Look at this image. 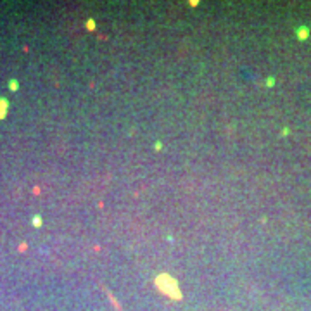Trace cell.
I'll return each mask as SVG.
<instances>
[{"label": "cell", "mask_w": 311, "mask_h": 311, "mask_svg": "<svg viewBox=\"0 0 311 311\" xmlns=\"http://www.w3.org/2000/svg\"><path fill=\"white\" fill-rule=\"evenodd\" d=\"M159 278H161L163 282H166V285H164V283H157V285L163 290H164L166 294H169L171 297H180V290L176 289V282H175L173 278H169L168 275H161Z\"/></svg>", "instance_id": "obj_1"}, {"label": "cell", "mask_w": 311, "mask_h": 311, "mask_svg": "<svg viewBox=\"0 0 311 311\" xmlns=\"http://www.w3.org/2000/svg\"><path fill=\"white\" fill-rule=\"evenodd\" d=\"M7 112V100L5 99H0V117H4Z\"/></svg>", "instance_id": "obj_2"}, {"label": "cell", "mask_w": 311, "mask_h": 311, "mask_svg": "<svg viewBox=\"0 0 311 311\" xmlns=\"http://www.w3.org/2000/svg\"><path fill=\"white\" fill-rule=\"evenodd\" d=\"M11 88H12V90H17V81H16V80H12V81H11Z\"/></svg>", "instance_id": "obj_3"}, {"label": "cell", "mask_w": 311, "mask_h": 311, "mask_svg": "<svg viewBox=\"0 0 311 311\" xmlns=\"http://www.w3.org/2000/svg\"><path fill=\"white\" fill-rule=\"evenodd\" d=\"M33 223L36 225V227H38V225H41V220H40V218H35V220H33Z\"/></svg>", "instance_id": "obj_4"}]
</instances>
